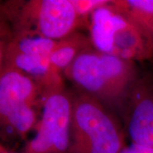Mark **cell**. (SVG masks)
Instances as JSON below:
<instances>
[{
  "mask_svg": "<svg viewBox=\"0 0 153 153\" xmlns=\"http://www.w3.org/2000/svg\"><path fill=\"white\" fill-rule=\"evenodd\" d=\"M1 153H8V152H6L5 150H4V148L2 147L1 148Z\"/></svg>",
  "mask_w": 153,
  "mask_h": 153,
  "instance_id": "obj_12",
  "label": "cell"
},
{
  "mask_svg": "<svg viewBox=\"0 0 153 153\" xmlns=\"http://www.w3.org/2000/svg\"><path fill=\"white\" fill-rule=\"evenodd\" d=\"M0 126L3 140H23L37 128L47 95L31 77L0 67Z\"/></svg>",
  "mask_w": 153,
  "mask_h": 153,
  "instance_id": "obj_4",
  "label": "cell"
},
{
  "mask_svg": "<svg viewBox=\"0 0 153 153\" xmlns=\"http://www.w3.org/2000/svg\"><path fill=\"white\" fill-rule=\"evenodd\" d=\"M56 42L42 37L1 34L0 67L21 71L48 94L65 87L62 74L50 61Z\"/></svg>",
  "mask_w": 153,
  "mask_h": 153,
  "instance_id": "obj_6",
  "label": "cell"
},
{
  "mask_svg": "<svg viewBox=\"0 0 153 153\" xmlns=\"http://www.w3.org/2000/svg\"><path fill=\"white\" fill-rule=\"evenodd\" d=\"M63 76L75 89L98 100L121 120L141 75L136 62L106 55L90 47L77 55L63 71Z\"/></svg>",
  "mask_w": 153,
  "mask_h": 153,
  "instance_id": "obj_1",
  "label": "cell"
},
{
  "mask_svg": "<svg viewBox=\"0 0 153 153\" xmlns=\"http://www.w3.org/2000/svg\"><path fill=\"white\" fill-rule=\"evenodd\" d=\"M120 153H153V148L139 146L136 144H129L123 148Z\"/></svg>",
  "mask_w": 153,
  "mask_h": 153,
  "instance_id": "obj_11",
  "label": "cell"
},
{
  "mask_svg": "<svg viewBox=\"0 0 153 153\" xmlns=\"http://www.w3.org/2000/svg\"><path fill=\"white\" fill-rule=\"evenodd\" d=\"M126 135L118 116L76 89L73 90L70 153H120Z\"/></svg>",
  "mask_w": 153,
  "mask_h": 153,
  "instance_id": "obj_3",
  "label": "cell"
},
{
  "mask_svg": "<svg viewBox=\"0 0 153 153\" xmlns=\"http://www.w3.org/2000/svg\"><path fill=\"white\" fill-rule=\"evenodd\" d=\"M93 47L88 36L76 31L56 42L50 54L52 66L63 75V71L83 50Z\"/></svg>",
  "mask_w": 153,
  "mask_h": 153,
  "instance_id": "obj_9",
  "label": "cell"
},
{
  "mask_svg": "<svg viewBox=\"0 0 153 153\" xmlns=\"http://www.w3.org/2000/svg\"><path fill=\"white\" fill-rule=\"evenodd\" d=\"M94 49L123 60L143 62L153 60V41L115 7L105 1L88 20Z\"/></svg>",
  "mask_w": 153,
  "mask_h": 153,
  "instance_id": "obj_5",
  "label": "cell"
},
{
  "mask_svg": "<svg viewBox=\"0 0 153 153\" xmlns=\"http://www.w3.org/2000/svg\"><path fill=\"white\" fill-rule=\"evenodd\" d=\"M1 34L59 41L83 22L72 0H14L1 4Z\"/></svg>",
  "mask_w": 153,
  "mask_h": 153,
  "instance_id": "obj_2",
  "label": "cell"
},
{
  "mask_svg": "<svg viewBox=\"0 0 153 153\" xmlns=\"http://www.w3.org/2000/svg\"><path fill=\"white\" fill-rule=\"evenodd\" d=\"M121 121L131 143L153 148L152 76H140L128 100Z\"/></svg>",
  "mask_w": 153,
  "mask_h": 153,
  "instance_id": "obj_8",
  "label": "cell"
},
{
  "mask_svg": "<svg viewBox=\"0 0 153 153\" xmlns=\"http://www.w3.org/2000/svg\"><path fill=\"white\" fill-rule=\"evenodd\" d=\"M111 3L153 41V0H117Z\"/></svg>",
  "mask_w": 153,
  "mask_h": 153,
  "instance_id": "obj_10",
  "label": "cell"
},
{
  "mask_svg": "<svg viewBox=\"0 0 153 153\" xmlns=\"http://www.w3.org/2000/svg\"><path fill=\"white\" fill-rule=\"evenodd\" d=\"M73 90L62 87L45 99L36 134L23 153H70Z\"/></svg>",
  "mask_w": 153,
  "mask_h": 153,
  "instance_id": "obj_7",
  "label": "cell"
}]
</instances>
